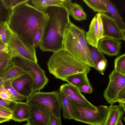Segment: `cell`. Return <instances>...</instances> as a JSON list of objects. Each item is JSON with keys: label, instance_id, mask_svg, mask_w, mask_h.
Instances as JSON below:
<instances>
[{"label": "cell", "instance_id": "cell-12", "mask_svg": "<svg viewBox=\"0 0 125 125\" xmlns=\"http://www.w3.org/2000/svg\"><path fill=\"white\" fill-rule=\"evenodd\" d=\"M59 90L71 100L81 104L89 109L95 110L97 109V106L93 104L86 99L78 88L69 83L62 85Z\"/></svg>", "mask_w": 125, "mask_h": 125}, {"label": "cell", "instance_id": "cell-44", "mask_svg": "<svg viewBox=\"0 0 125 125\" xmlns=\"http://www.w3.org/2000/svg\"><path fill=\"white\" fill-rule=\"evenodd\" d=\"M11 119L0 115V120L3 121L4 122L8 121Z\"/></svg>", "mask_w": 125, "mask_h": 125}, {"label": "cell", "instance_id": "cell-49", "mask_svg": "<svg viewBox=\"0 0 125 125\" xmlns=\"http://www.w3.org/2000/svg\"><path fill=\"white\" fill-rule=\"evenodd\" d=\"M3 122H4L3 121L0 120V124Z\"/></svg>", "mask_w": 125, "mask_h": 125}, {"label": "cell", "instance_id": "cell-48", "mask_svg": "<svg viewBox=\"0 0 125 125\" xmlns=\"http://www.w3.org/2000/svg\"><path fill=\"white\" fill-rule=\"evenodd\" d=\"M24 125H31L27 122V123Z\"/></svg>", "mask_w": 125, "mask_h": 125}, {"label": "cell", "instance_id": "cell-1", "mask_svg": "<svg viewBox=\"0 0 125 125\" xmlns=\"http://www.w3.org/2000/svg\"><path fill=\"white\" fill-rule=\"evenodd\" d=\"M28 2L22 3L11 10L8 23L13 33L23 43L35 48L34 32L38 28H44L49 17Z\"/></svg>", "mask_w": 125, "mask_h": 125}, {"label": "cell", "instance_id": "cell-39", "mask_svg": "<svg viewBox=\"0 0 125 125\" xmlns=\"http://www.w3.org/2000/svg\"><path fill=\"white\" fill-rule=\"evenodd\" d=\"M0 115L11 119L12 112L10 110L0 105Z\"/></svg>", "mask_w": 125, "mask_h": 125}, {"label": "cell", "instance_id": "cell-22", "mask_svg": "<svg viewBox=\"0 0 125 125\" xmlns=\"http://www.w3.org/2000/svg\"><path fill=\"white\" fill-rule=\"evenodd\" d=\"M102 0L105 5L110 16L115 21L120 28L125 30V23L115 5L108 0Z\"/></svg>", "mask_w": 125, "mask_h": 125}, {"label": "cell", "instance_id": "cell-28", "mask_svg": "<svg viewBox=\"0 0 125 125\" xmlns=\"http://www.w3.org/2000/svg\"><path fill=\"white\" fill-rule=\"evenodd\" d=\"M13 33L9 26L8 22L4 23L0 36V40L4 44H7Z\"/></svg>", "mask_w": 125, "mask_h": 125}, {"label": "cell", "instance_id": "cell-40", "mask_svg": "<svg viewBox=\"0 0 125 125\" xmlns=\"http://www.w3.org/2000/svg\"><path fill=\"white\" fill-rule=\"evenodd\" d=\"M50 125H62L61 117L52 115Z\"/></svg>", "mask_w": 125, "mask_h": 125}, {"label": "cell", "instance_id": "cell-3", "mask_svg": "<svg viewBox=\"0 0 125 125\" xmlns=\"http://www.w3.org/2000/svg\"><path fill=\"white\" fill-rule=\"evenodd\" d=\"M47 65L49 73L63 81L70 75L81 73H88L91 69L87 65L64 50L53 53Z\"/></svg>", "mask_w": 125, "mask_h": 125}, {"label": "cell", "instance_id": "cell-32", "mask_svg": "<svg viewBox=\"0 0 125 125\" xmlns=\"http://www.w3.org/2000/svg\"><path fill=\"white\" fill-rule=\"evenodd\" d=\"M89 48L92 57L95 65L100 60L106 58L99 49L92 47H89Z\"/></svg>", "mask_w": 125, "mask_h": 125}, {"label": "cell", "instance_id": "cell-17", "mask_svg": "<svg viewBox=\"0 0 125 125\" xmlns=\"http://www.w3.org/2000/svg\"><path fill=\"white\" fill-rule=\"evenodd\" d=\"M29 115V106L26 102H16L12 111L11 119L21 122L27 121Z\"/></svg>", "mask_w": 125, "mask_h": 125}, {"label": "cell", "instance_id": "cell-10", "mask_svg": "<svg viewBox=\"0 0 125 125\" xmlns=\"http://www.w3.org/2000/svg\"><path fill=\"white\" fill-rule=\"evenodd\" d=\"M28 105L29 115L28 123L31 125H50L52 114L49 110L39 105Z\"/></svg>", "mask_w": 125, "mask_h": 125}, {"label": "cell", "instance_id": "cell-31", "mask_svg": "<svg viewBox=\"0 0 125 125\" xmlns=\"http://www.w3.org/2000/svg\"><path fill=\"white\" fill-rule=\"evenodd\" d=\"M10 13V11L5 6L2 0H0V23L8 22Z\"/></svg>", "mask_w": 125, "mask_h": 125}, {"label": "cell", "instance_id": "cell-29", "mask_svg": "<svg viewBox=\"0 0 125 125\" xmlns=\"http://www.w3.org/2000/svg\"><path fill=\"white\" fill-rule=\"evenodd\" d=\"M43 28L39 27L34 31L33 35V41L34 48L36 49L39 46L42 39Z\"/></svg>", "mask_w": 125, "mask_h": 125}, {"label": "cell", "instance_id": "cell-11", "mask_svg": "<svg viewBox=\"0 0 125 125\" xmlns=\"http://www.w3.org/2000/svg\"><path fill=\"white\" fill-rule=\"evenodd\" d=\"M104 29V37L125 41V30L120 28L116 21L106 13H101Z\"/></svg>", "mask_w": 125, "mask_h": 125}, {"label": "cell", "instance_id": "cell-43", "mask_svg": "<svg viewBox=\"0 0 125 125\" xmlns=\"http://www.w3.org/2000/svg\"><path fill=\"white\" fill-rule=\"evenodd\" d=\"M0 51L9 53L7 44H4L0 40Z\"/></svg>", "mask_w": 125, "mask_h": 125}, {"label": "cell", "instance_id": "cell-7", "mask_svg": "<svg viewBox=\"0 0 125 125\" xmlns=\"http://www.w3.org/2000/svg\"><path fill=\"white\" fill-rule=\"evenodd\" d=\"M17 58L19 64L24 71L32 78L33 81V92L39 91L48 83L49 80L44 71L38 64L32 61Z\"/></svg>", "mask_w": 125, "mask_h": 125}, {"label": "cell", "instance_id": "cell-16", "mask_svg": "<svg viewBox=\"0 0 125 125\" xmlns=\"http://www.w3.org/2000/svg\"><path fill=\"white\" fill-rule=\"evenodd\" d=\"M32 5L39 10L44 12L47 8L52 6L68 8L72 3L71 0H32Z\"/></svg>", "mask_w": 125, "mask_h": 125}, {"label": "cell", "instance_id": "cell-41", "mask_svg": "<svg viewBox=\"0 0 125 125\" xmlns=\"http://www.w3.org/2000/svg\"><path fill=\"white\" fill-rule=\"evenodd\" d=\"M118 102H125V87L119 92L117 96Z\"/></svg>", "mask_w": 125, "mask_h": 125}, {"label": "cell", "instance_id": "cell-27", "mask_svg": "<svg viewBox=\"0 0 125 125\" xmlns=\"http://www.w3.org/2000/svg\"><path fill=\"white\" fill-rule=\"evenodd\" d=\"M12 82L10 81L5 82L3 83L4 85L8 91L17 99L18 102H22L26 98L13 88L12 85Z\"/></svg>", "mask_w": 125, "mask_h": 125}, {"label": "cell", "instance_id": "cell-8", "mask_svg": "<svg viewBox=\"0 0 125 125\" xmlns=\"http://www.w3.org/2000/svg\"><path fill=\"white\" fill-rule=\"evenodd\" d=\"M7 45L12 58L18 57L37 62L36 49L26 45L14 33Z\"/></svg>", "mask_w": 125, "mask_h": 125}, {"label": "cell", "instance_id": "cell-6", "mask_svg": "<svg viewBox=\"0 0 125 125\" xmlns=\"http://www.w3.org/2000/svg\"><path fill=\"white\" fill-rule=\"evenodd\" d=\"M64 50L90 67L96 68L94 61L88 56L81 45L68 27L66 30L63 43Z\"/></svg>", "mask_w": 125, "mask_h": 125}, {"label": "cell", "instance_id": "cell-19", "mask_svg": "<svg viewBox=\"0 0 125 125\" xmlns=\"http://www.w3.org/2000/svg\"><path fill=\"white\" fill-rule=\"evenodd\" d=\"M68 28L80 43L89 58L93 61L86 40L85 31L71 22Z\"/></svg>", "mask_w": 125, "mask_h": 125}, {"label": "cell", "instance_id": "cell-37", "mask_svg": "<svg viewBox=\"0 0 125 125\" xmlns=\"http://www.w3.org/2000/svg\"><path fill=\"white\" fill-rule=\"evenodd\" d=\"M16 102L3 99L0 98V105L10 110L12 112Z\"/></svg>", "mask_w": 125, "mask_h": 125}, {"label": "cell", "instance_id": "cell-46", "mask_svg": "<svg viewBox=\"0 0 125 125\" xmlns=\"http://www.w3.org/2000/svg\"><path fill=\"white\" fill-rule=\"evenodd\" d=\"M4 82L1 78L0 76V88L1 87V85L3 84Z\"/></svg>", "mask_w": 125, "mask_h": 125}, {"label": "cell", "instance_id": "cell-5", "mask_svg": "<svg viewBox=\"0 0 125 125\" xmlns=\"http://www.w3.org/2000/svg\"><path fill=\"white\" fill-rule=\"evenodd\" d=\"M58 91L46 92L36 91L27 98L26 103L28 104H38L47 109L52 115L60 117L61 108Z\"/></svg>", "mask_w": 125, "mask_h": 125}, {"label": "cell", "instance_id": "cell-20", "mask_svg": "<svg viewBox=\"0 0 125 125\" xmlns=\"http://www.w3.org/2000/svg\"><path fill=\"white\" fill-rule=\"evenodd\" d=\"M26 73L19 64L16 65L14 62L0 77L4 83L8 81L13 82Z\"/></svg>", "mask_w": 125, "mask_h": 125}, {"label": "cell", "instance_id": "cell-45", "mask_svg": "<svg viewBox=\"0 0 125 125\" xmlns=\"http://www.w3.org/2000/svg\"><path fill=\"white\" fill-rule=\"evenodd\" d=\"M4 23H0V36L1 35V32L4 26Z\"/></svg>", "mask_w": 125, "mask_h": 125}, {"label": "cell", "instance_id": "cell-13", "mask_svg": "<svg viewBox=\"0 0 125 125\" xmlns=\"http://www.w3.org/2000/svg\"><path fill=\"white\" fill-rule=\"evenodd\" d=\"M121 43L119 40L104 37L99 40L98 46L103 53L109 56H114L119 53Z\"/></svg>", "mask_w": 125, "mask_h": 125}, {"label": "cell", "instance_id": "cell-9", "mask_svg": "<svg viewBox=\"0 0 125 125\" xmlns=\"http://www.w3.org/2000/svg\"><path fill=\"white\" fill-rule=\"evenodd\" d=\"M109 82L104 90L103 95L108 103L113 105L118 102V94L125 87V75L114 69L109 74Z\"/></svg>", "mask_w": 125, "mask_h": 125}, {"label": "cell", "instance_id": "cell-38", "mask_svg": "<svg viewBox=\"0 0 125 125\" xmlns=\"http://www.w3.org/2000/svg\"><path fill=\"white\" fill-rule=\"evenodd\" d=\"M81 92L86 94H90L93 91V89L89 82L86 83L79 88Z\"/></svg>", "mask_w": 125, "mask_h": 125}, {"label": "cell", "instance_id": "cell-33", "mask_svg": "<svg viewBox=\"0 0 125 125\" xmlns=\"http://www.w3.org/2000/svg\"><path fill=\"white\" fill-rule=\"evenodd\" d=\"M0 98L12 101L18 102L17 99L8 91L3 84L0 88Z\"/></svg>", "mask_w": 125, "mask_h": 125}, {"label": "cell", "instance_id": "cell-25", "mask_svg": "<svg viewBox=\"0 0 125 125\" xmlns=\"http://www.w3.org/2000/svg\"><path fill=\"white\" fill-rule=\"evenodd\" d=\"M83 1L94 12L101 13H108L107 8L102 0H83Z\"/></svg>", "mask_w": 125, "mask_h": 125}, {"label": "cell", "instance_id": "cell-21", "mask_svg": "<svg viewBox=\"0 0 125 125\" xmlns=\"http://www.w3.org/2000/svg\"><path fill=\"white\" fill-rule=\"evenodd\" d=\"M58 96L61 109L64 119L70 120L73 119V111L70 100L62 92L59 90Z\"/></svg>", "mask_w": 125, "mask_h": 125}, {"label": "cell", "instance_id": "cell-4", "mask_svg": "<svg viewBox=\"0 0 125 125\" xmlns=\"http://www.w3.org/2000/svg\"><path fill=\"white\" fill-rule=\"evenodd\" d=\"M71 102L73 111L72 119L90 125H103L107 116L108 106L100 105L97 109L93 110L73 101Z\"/></svg>", "mask_w": 125, "mask_h": 125}, {"label": "cell", "instance_id": "cell-18", "mask_svg": "<svg viewBox=\"0 0 125 125\" xmlns=\"http://www.w3.org/2000/svg\"><path fill=\"white\" fill-rule=\"evenodd\" d=\"M85 37L87 43L92 47L98 49L99 41V31L96 15L91 20L88 31L85 33Z\"/></svg>", "mask_w": 125, "mask_h": 125}, {"label": "cell", "instance_id": "cell-14", "mask_svg": "<svg viewBox=\"0 0 125 125\" xmlns=\"http://www.w3.org/2000/svg\"><path fill=\"white\" fill-rule=\"evenodd\" d=\"M33 81L31 77L26 73L21 77L13 81L12 85L16 91L27 99L34 93Z\"/></svg>", "mask_w": 125, "mask_h": 125}, {"label": "cell", "instance_id": "cell-15", "mask_svg": "<svg viewBox=\"0 0 125 125\" xmlns=\"http://www.w3.org/2000/svg\"><path fill=\"white\" fill-rule=\"evenodd\" d=\"M125 113L119 105H110L108 106L107 116L103 125H117L123 119Z\"/></svg>", "mask_w": 125, "mask_h": 125}, {"label": "cell", "instance_id": "cell-42", "mask_svg": "<svg viewBox=\"0 0 125 125\" xmlns=\"http://www.w3.org/2000/svg\"><path fill=\"white\" fill-rule=\"evenodd\" d=\"M10 58H12L10 53L0 51V61Z\"/></svg>", "mask_w": 125, "mask_h": 125}, {"label": "cell", "instance_id": "cell-35", "mask_svg": "<svg viewBox=\"0 0 125 125\" xmlns=\"http://www.w3.org/2000/svg\"><path fill=\"white\" fill-rule=\"evenodd\" d=\"M99 31V40L104 37L103 24L101 17V13H98L96 14Z\"/></svg>", "mask_w": 125, "mask_h": 125}, {"label": "cell", "instance_id": "cell-36", "mask_svg": "<svg viewBox=\"0 0 125 125\" xmlns=\"http://www.w3.org/2000/svg\"><path fill=\"white\" fill-rule=\"evenodd\" d=\"M107 61L105 59H103L99 61L96 64V69L102 75L104 74V72L107 67Z\"/></svg>", "mask_w": 125, "mask_h": 125}, {"label": "cell", "instance_id": "cell-24", "mask_svg": "<svg viewBox=\"0 0 125 125\" xmlns=\"http://www.w3.org/2000/svg\"><path fill=\"white\" fill-rule=\"evenodd\" d=\"M68 8L70 15L79 21L86 20L87 15L82 7L76 3H72Z\"/></svg>", "mask_w": 125, "mask_h": 125}, {"label": "cell", "instance_id": "cell-34", "mask_svg": "<svg viewBox=\"0 0 125 125\" xmlns=\"http://www.w3.org/2000/svg\"><path fill=\"white\" fill-rule=\"evenodd\" d=\"M12 59L10 58L0 61V76L13 63Z\"/></svg>", "mask_w": 125, "mask_h": 125}, {"label": "cell", "instance_id": "cell-26", "mask_svg": "<svg viewBox=\"0 0 125 125\" xmlns=\"http://www.w3.org/2000/svg\"><path fill=\"white\" fill-rule=\"evenodd\" d=\"M115 70L118 72L125 75V54L115 58L114 62Z\"/></svg>", "mask_w": 125, "mask_h": 125}, {"label": "cell", "instance_id": "cell-23", "mask_svg": "<svg viewBox=\"0 0 125 125\" xmlns=\"http://www.w3.org/2000/svg\"><path fill=\"white\" fill-rule=\"evenodd\" d=\"M87 72L81 73L70 75L66 77L64 81L79 88L89 82Z\"/></svg>", "mask_w": 125, "mask_h": 125}, {"label": "cell", "instance_id": "cell-2", "mask_svg": "<svg viewBox=\"0 0 125 125\" xmlns=\"http://www.w3.org/2000/svg\"><path fill=\"white\" fill-rule=\"evenodd\" d=\"M44 12L49 18L43 28L40 49L43 52L53 53L63 50L65 33L71 22L68 8L50 7Z\"/></svg>", "mask_w": 125, "mask_h": 125}, {"label": "cell", "instance_id": "cell-30", "mask_svg": "<svg viewBox=\"0 0 125 125\" xmlns=\"http://www.w3.org/2000/svg\"><path fill=\"white\" fill-rule=\"evenodd\" d=\"M5 6L11 11L15 7L24 2H29V0H2Z\"/></svg>", "mask_w": 125, "mask_h": 125}, {"label": "cell", "instance_id": "cell-47", "mask_svg": "<svg viewBox=\"0 0 125 125\" xmlns=\"http://www.w3.org/2000/svg\"><path fill=\"white\" fill-rule=\"evenodd\" d=\"M117 125H124L122 121V120H120L118 122Z\"/></svg>", "mask_w": 125, "mask_h": 125}]
</instances>
